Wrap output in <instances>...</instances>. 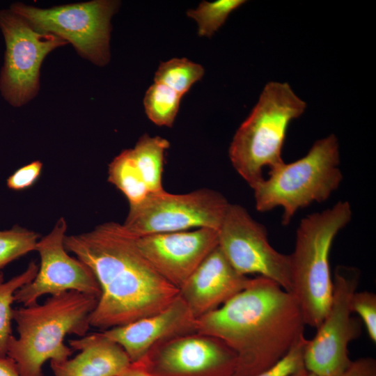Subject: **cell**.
Instances as JSON below:
<instances>
[{
    "mask_svg": "<svg viewBox=\"0 0 376 376\" xmlns=\"http://www.w3.org/2000/svg\"><path fill=\"white\" fill-rule=\"evenodd\" d=\"M120 376H154L137 364L131 366Z\"/></svg>",
    "mask_w": 376,
    "mask_h": 376,
    "instance_id": "cell-30",
    "label": "cell"
},
{
    "mask_svg": "<svg viewBox=\"0 0 376 376\" xmlns=\"http://www.w3.org/2000/svg\"><path fill=\"white\" fill-rule=\"evenodd\" d=\"M244 0L203 1L195 9L187 12L198 25L200 36L211 37L225 22L230 13L241 6Z\"/></svg>",
    "mask_w": 376,
    "mask_h": 376,
    "instance_id": "cell-23",
    "label": "cell"
},
{
    "mask_svg": "<svg viewBox=\"0 0 376 376\" xmlns=\"http://www.w3.org/2000/svg\"><path fill=\"white\" fill-rule=\"evenodd\" d=\"M360 275L354 267L340 265L335 269L329 310L315 336L308 340L304 354L306 370L318 376H338L352 362L348 345L360 336L362 323L352 316L350 301Z\"/></svg>",
    "mask_w": 376,
    "mask_h": 376,
    "instance_id": "cell-9",
    "label": "cell"
},
{
    "mask_svg": "<svg viewBox=\"0 0 376 376\" xmlns=\"http://www.w3.org/2000/svg\"><path fill=\"white\" fill-rule=\"evenodd\" d=\"M204 72V68L200 64L186 58H174L160 63L155 73L154 80L182 96L203 77Z\"/></svg>",
    "mask_w": 376,
    "mask_h": 376,
    "instance_id": "cell-22",
    "label": "cell"
},
{
    "mask_svg": "<svg viewBox=\"0 0 376 376\" xmlns=\"http://www.w3.org/2000/svg\"><path fill=\"white\" fill-rule=\"evenodd\" d=\"M196 319L179 295L160 312L101 333L124 350L131 363H137L162 343L196 332Z\"/></svg>",
    "mask_w": 376,
    "mask_h": 376,
    "instance_id": "cell-15",
    "label": "cell"
},
{
    "mask_svg": "<svg viewBox=\"0 0 376 376\" xmlns=\"http://www.w3.org/2000/svg\"><path fill=\"white\" fill-rule=\"evenodd\" d=\"M119 4L117 1L95 0L42 9L15 3L10 9L36 30L63 38L85 58L104 65L110 58V20Z\"/></svg>",
    "mask_w": 376,
    "mask_h": 376,
    "instance_id": "cell-8",
    "label": "cell"
},
{
    "mask_svg": "<svg viewBox=\"0 0 376 376\" xmlns=\"http://www.w3.org/2000/svg\"><path fill=\"white\" fill-rule=\"evenodd\" d=\"M108 181L125 195L130 205L140 203L149 194L132 148L124 150L109 164Z\"/></svg>",
    "mask_w": 376,
    "mask_h": 376,
    "instance_id": "cell-19",
    "label": "cell"
},
{
    "mask_svg": "<svg viewBox=\"0 0 376 376\" xmlns=\"http://www.w3.org/2000/svg\"><path fill=\"white\" fill-rule=\"evenodd\" d=\"M64 246L91 269L100 287L91 327L104 331L130 323L162 311L179 296V290L156 272L120 224L107 222L66 235Z\"/></svg>",
    "mask_w": 376,
    "mask_h": 376,
    "instance_id": "cell-1",
    "label": "cell"
},
{
    "mask_svg": "<svg viewBox=\"0 0 376 376\" xmlns=\"http://www.w3.org/2000/svg\"><path fill=\"white\" fill-rule=\"evenodd\" d=\"M338 376H376V361L370 357L352 361L350 366Z\"/></svg>",
    "mask_w": 376,
    "mask_h": 376,
    "instance_id": "cell-28",
    "label": "cell"
},
{
    "mask_svg": "<svg viewBox=\"0 0 376 376\" xmlns=\"http://www.w3.org/2000/svg\"><path fill=\"white\" fill-rule=\"evenodd\" d=\"M132 364L154 376H233L237 357L221 340L192 332L162 343Z\"/></svg>",
    "mask_w": 376,
    "mask_h": 376,
    "instance_id": "cell-13",
    "label": "cell"
},
{
    "mask_svg": "<svg viewBox=\"0 0 376 376\" xmlns=\"http://www.w3.org/2000/svg\"><path fill=\"white\" fill-rule=\"evenodd\" d=\"M80 352L72 359L50 361L54 376H120L130 366L124 350L101 332L68 340Z\"/></svg>",
    "mask_w": 376,
    "mask_h": 376,
    "instance_id": "cell-17",
    "label": "cell"
},
{
    "mask_svg": "<svg viewBox=\"0 0 376 376\" xmlns=\"http://www.w3.org/2000/svg\"><path fill=\"white\" fill-rule=\"evenodd\" d=\"M0 28L6 47L0 90L11 105L20 107L38 93L40 68L45 57L67 42L54 34L36 30L10 9L0 11Z\"/></svg>",
    "mask_w": 376,
    "mask_h": 376,
    "instance_id": "cell-10",
    "label": "cell"
},
{
    "mask_svg": "<svg viewBox=\"0 0 376 376\" xmlns=\"http://www.w3.org/2000/svg\"><path fill=\"white\" fill-rule=\"evenodd\" d=\"M292 376H318V375L304 369Z\"/></svg>",
    "mask_w": 376,
    "mask_h": 376,
    "instance_id": "cell-31",
    "label": "cell"
},
{
    "mask_svg": "<svg viewBox=\"0 0 376 376\" xmlns=\"http://www.w3.org/2000/svg\"><path fill=\"white\" fill-rule=\"evenodd\" d=\"M352 312L356 313L364 324L369 338L376 343V295L368 291H356L350 301Z\"/></svg>",
    "mask_w": 376,
    "mask_h": 376,
    "instance_id": "cell-26",
    "label": "cell"
},
{
    "mask_svg": "<svg viewBox=\"0 0 376 376\" xmlns=\"http://www.w3.org/2000/svg\"><path fill=\"white\" fill-rule=\"evenodd\" d=\"M135 242L156 272L179 290L218 246V230L200 228L155 234L135 238Z\"/></svg>",
    "mask_w": 376,
    "mask_h": 376,
    "instance_id": "cell-14",
    "label": "cell"
},
{
    "mask_svg": "<svg viewBox=\"0 0 376 376\" xmlns=\"http://www.w3.org/2000/svg\"><path fill=\"white\" fill-rule=\"evenodd\" d=\"M98 298L71 290L48 297L43 304L13 311L18 336H11L7 356L21 376H43L47 361H63L73 350L64 343L67 335H86Z\"/></svg>",
    "mask_w": 376,
    "mask_h": 376,
    "instance_id": "cell-3",
    "label": "cell"
},
{
    "mask_svg": "<svg viewBox=\"0 0 376 376\" xmlns=\"http://www.w3.org/2000/svg\"><path fill=\"white\" fill-rule=\"evenodd\" d=\"M39 237L38 233L18 226L10 230H0V269L35 251Z\"/></svg>",
    "mask_w": 376,
    "mask_h": 376,
    "instance_id": "cell-24",
    "label": "cell"
},
{
    "mask_svg": "<svg viewBox=\"0 0 376 376\" xmlns=\"http://www.w3.org/2000/svg\"><path fill=\"white\" fill-rule=\"evenodd\" d=\"M67 223L61 217L52 230L39 239L36 250L40 264L35 278L14 295L23 306L38 303L45 295H55L75 290L100 298L101 290L91 269L77 258L70 256L64 246Z\"/></svg>",
    "mask_w": 376,
    "mask_h": 376,
    "instance_id": "cell-12",
    "label": "cell"
},
{
    "mask_svg": "<svg viewBox=\"0 0 376 376\" xmlns=\"http://www.w3.org/2000/svg\"><path fill=\"white\" fill-rule=\"evenodd\" d=\"M250 279L233 268L217 246L179 289V295L197 320L244 290Z\"/></svg>",
    "mask_w": 376,
    "mask_h": 376,
    "instance_id": "cell-16",
    "label": "cell"
},
{
    "mask_svg": "<svg viewBox=\"0 0 376 376\" xmlns=\"http://www.w3.org/2000/svg\"><path fill=\"white\" fill-rule=\"evenodd\" d=\"M182 97L169 86L155 82L148 88L143 99L148 118L158 126L172 127Z\"/></svg>",
    "mask_w": 376,
    "mask_h": 376,
    "instance_id": "cell-21",
    "label": "cell"
},
{
    "mask_svg": "<svg viewBox=\"0 0 376 376\" xmlns=\"http://www.w3.org/2000/svg\"><path fill=\"white\" fill-rule=\"evenodd\" d=\"M229 203L221 193L207 188L180 194L163 190L149 193L140 203L130 205L121 225L135 238L193 228L218 230Z\"/></svg>",
    "mask_w": 376,
    "mask_h": 376,
    "instance_id": "cell-7",
    "label": "cell"
},
{
    "mask_svg": "<svg viewBox=\"0 0 376 376\" xmlns=\"http://www.w3.org/2000/svg\"><path fill=\"white\" fill-rule=\"evenodd\" d=\"M42 163L36 160L15 171L7 180V186L13 190H22L32 186L38 179Z\"/></svg>",
    "mask_w": 376,
    "mask_h": 376,
    "instance_id": "cell-27",
    "label": "cell"
},
{
    "mask_svg": "<svg viewBox=\"0 0 376 376\" xmlns=\"http://www.w3.org/2000/svg\"><path fill=\"white\" fill-rule=\"evenodd\" d=\"M218 246L240 274H257L291 293L289 255L274 249L265 227L238 204L229 203L218 229Z\"/></svg>",
    "mask_w": 376,
    "mask_h": 376,
    "instance_id": "cell-11",
    "label": "cell"
},
{
    "mask_svg": "<svg viewBox=\"0 0 376 376\" xmlns=\"http://www.w3.org/2000/svg\"><path fill=\"white\" fill-rule=\"evenodd\" d=\"M294 295L258 276L217 309L198 318L196 332L223 341L236 355L233 376H256L283 357L304 336Z\"/></svg>",
    "mask_w": 376,
    "mask_h": 376,
    "instance_id": "cell-2",
    "label": "cell"
},
{
    "mask_svg": "<svg viewBox=\"0 0 376 376\" xmlns=\"http://www.w3.org/2000/svg\"><path fill=\"white\" fill-rule=\"evenodd\" d=\"M307 342L302 336L283 357L256 376H292L306 369L304 354Z\"/></svg>",
    "mask_w": 376,
    "mask_h": 376,
    "instance_id": "cell-25",
    "label": "cell"
},
{
    "mask_svg": "<svg viewBox=\"0 0 376 376\" xmlns=\"http://www.w3.org/2000/svg\"><path fill=\"white\" fill-rule=\"evenodd\" d=\"M347 201L308 215L296 233L293 252L289 255L291 293L297 299L305 325L318 328L331 301L333 281L329 254L336 235L351 221Z\"/></svg>",
    "mask_w": 376,
    "mask_h": 376,
    "instance_id": "cell-4",
    "label": "cell"
},
{
    "mask_svg": "<svg viewBox=\"0 0 376 376\" xmlns=\"http://www.w3.org/2000/svg\"><path fill=\"white\" fill-rule=\"evenodd\" d=\"M339 164L336 136L318 140L305 156L270 169L269 176L251 188L256 210L264 212L281 207L282 223L288 224L298 210L326 201L338 188L343 179Z\"/></svg>",
    "mask_w": 376,
    "mask_h": 376,
    "instance_id": "cell-6",
    "label": "cell"
},
{
    "mask_svg": "<svg viewBox=\"0 0 376 376\" xmlns=\"http://www.w3.org/2000/svg\"><path fill=\"white\" fill-rule=\"evenodd\" d=\"M0 376H21L15 361L8 356L0 357Z\"/></svg>",
    "mask_w": 376,
    "mask_h": 376,
    "instance_id": "cell-29",
    "label": "cell"
},
{
    "mask_svg": "<svg viewBox=\"0 0 376 376\" xmlns=\"http://www.w3.org/2000/svg\"><path fill=\"white\" fill-rule=\"evenodd\" d=\"M169 141L161 136H150L146 134L141 136L132 148L136 164L147 186L149 193L162 191V172L165 151Z\"/></svg>",
    "mask_w": 376,
    "mask_h": 376,
    "instance_id": "cell-18",
    "label": "cell"
},
{
    "mask_svg": "<svg viewBox=\"0 0 376 376\" xmlns=\"http://www.w3.org/2000/svg\"><path fill=\"white\" fill-rule=\"evenodd\" d=\"M306 103L286 82L270 81L236 131L228 155L237 173L252 188L263 178V169L283 163L281 152L291 121L305 111Z\"/></svg>",
    "mask_w": 376,
    "mask_h": 376,
    "instance_id": "cell-5",
    "label": "cell"
},
{
    "mask_svg": "<svg viewBox=\"0 0 376 376\" xmlns=\"http://www.w3.org/2000/svg\"><path fill=\"white\" fill-rule=\"evenodd\" d=\"M38 267L34 261H31L22 273L7 281L4 280L3 274L0 272V357L7 356L8 343L12 336L13 309L11 305L15 301L14 295L23 285L33 281Z\"/></svg>",
    "mask_w": 376,
    "mask_h": 376,
    "instance_id": "cell-20",
    "label": "cell"
}]
</instances>
